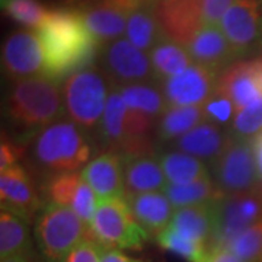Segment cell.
I'll use <instances>...</instances> for the list:
<instances>
[{
	"mask_svg": "<svg viewBox=\"0 0 262 262\" xmlns=\"http://www.w3.org/2000/svg\"><path fill=\"white\" fill-rule=\"evenodd\" d=\"M91 234L103 248L140 251L150 239L147 230L136 220L125 198L98 200Z\"/></svg>",
	"mask_w": 262,
	"mask_h": 262,
	"instance_id": "cell-6",
	"label": "cell"
},
{
	"mask_svg": "<svg viewBox=\"0 0 262 262\" xmlns=\"http://www.w3.org/2000/svg\"><path fill=\"white\" fill-rule=\"evenodd\" d=\"M187 50L195 64L219 76L237 60L230 42L217 25H204L188 44Z\"/></svg>",
	"mask_w": 262,
	"mask_h": 262,
	"instance_id": "cell-17",
	"label": "cell"
},
{
	"mask_svg": "<svg viewBox=\"0 0 262 262\" xmlns=\"http://www.w3.org/2000/svg\"><path fill=\"white\" fill-rule=\"evenodd\" d=\"M172 206L177 208L188 206H196V204H204V203H211L219 198H222L223 194L213 181V177L198 179L189 184L184 185H172L168 184L163 189Z\"/></svg>",
	"mask_w": 262,
	"mask_h": 262,
	"instance_id": "cell-30",
	"label": "cell"
},
{
	"mask_svg": "<svg viewBox=\"0 0 262 262\" xmlns=\"http://www.w3.org/2000/svg\"><path fill=\"white\" fill-rule=\"evenodd\" d=\"M2 64L5 73L13 82L44 76V51L37 34L31 31L10 34L3 42Z\"/></svg>",
	"mask_w": 262,
	"mask_h": 262,
	"instance_id": "cell-11",
	"label": "cell"
},
{
	"mask_svg": "<svg viewBox=\"0 0 262 262\" xmlns=\"http://www.w3.org/2000/svg\"><path fill=\"white\" fill-rule=\"evenodd\" d=\"M125 114L127 106L122 101L118 88H111L105 106L102 122L98 131L99 140L108 150H114L125 137Z\"/></svg>",
	"mask_w": 262,
	"mask_h": 262,
	"instance_id": "cell-28",
	"label": "cell"
},
{
	"mask_svg": "<svg viewBox=\"0 0 262 262\" xmlns=\"http://www.w3.org/2000/svg\"><path fill=\"white\" fill-rule=\"evenodd\" d=\"M124 182L127 195L163 191L168 185L158 155L124 162Z\"/></svg>",
	"mask_w": 262,
	"mask_h": 262,
	"instance_id": "cell-22",
	"label": "cell"
},
{
	"mask_svg": "<svg viewBox=\"0 0 262 262\" xmlns=\"http://www.w3.org/2000/svg\"><path fill=\"white\" fill-rule=\"evenodd\" d=\"M34 236L44 261L66 262L76 246L91 236V227L72 207L47 203L38 214Z\"/></svg>",
	"mask_w": 262,
	"mask_h": 262,
	"instance_id": "cell-5",
	"label": "cell"
},
{
	"mask_svg": "<svg viewBox=\"0 0 262 262\" xmlns=\"http://www.w3.org/2000/svg\"><path fill=\"white\" fill-rule=\"evenodd\" d=\"M210 168L213 181L223 195L246 192L259 185L251 139L229 134L225 150Z\"/></svg>",
	"mask_w": 262,
	"mask_h": 262,
	"instance_id": "cell-8",
	"label": "cell"
},
{
	"mask_svg": "<svg viewBox=\"0 0 262 262\" xmlns=\"http://www.w3.org/2000/svg\"><path fill=\"white\" fill-rule=\"evenodd\" d=\"M251 141H252V149L253 155H255V163H256L259 185H262V131H259L255 137H252Z\"/></svg>",
	"mask_w": 262,
	"mask_h": 262,
	"instance_id": "cell-44",
	"label": "cell"
},
{
	"mask_svg": "<svg viewBox=\"0 0 262 262\" xmlns=\"http://www.w3.org/2000/svg\"><path fill=\"white\" fill-rule=\"evenodd\" d=\"M226 249L241 262H262V220L237 234Z\"/></svg>",
	"mask_w": 262,
	"mask_h": 262,
	"instance_id": "cell-33",
	"label": "cell"
},
{
	"mask_svg": "<svg viewBox=\"0 0 262 262\" xmlns=\"http://www.w3.org/2000/svg\"><path fill=\"white\" fill-rule=\"evenodd\" d=\"M165 177L172 185H184L198 179L211 177V172L203 160L179 150H166L159 155Z\"/></svg>",
	"mask_w": 262,
	"mask_h": 262,
	"instance_id": "cell-25",
	"label": "cell"
},
{
	"mask_svg": "<svg viewBox=\"0 0 262 262\" xmlns=\"http://www.w3.org/2000/svg\"><path fill=\"white\" fill-rule=\"evenodd\" d=\"M102 262H141L140 259L131 258L121 249L117 248H105L102 253Z\"/></svg>",
	"mask_w": 262,
	"mask_h": 262,
	"instance_id": "cell-43",
	"label": "cell"
},
{
	"mask_svg": "<svg viewBox=\"0 0 262 262\" xmlns=\"http://www.w3.org/2000/svg\"><path fill=\"white\" fill-rule=\"evenodd\" d=\"M122 101L127 108L141 111L159 120V117L168 108L166 99L158 83H133L118 88Z\"/></svg>",
	"mask_w": 262,
	"mask_h": 262,
	"instance_id": "cell-29",
	"label": "cell"
},
{
	"mask_svg": "<svg viewBox=\"0 0 262 262\" xmlns=\"http://www.w3.org/2000/svg\"><path fill=\"white\" fill-rule=\"evenodd\" d=\"M155 13L163 37L184 47L206 25L200 0H159Z\"/></svg>",
	"mask_w": 262,
	"mask_h": 262,
	"instance_id": "cell-13",
	"label": "cell"
},
{
	"mask_svg": "<svg viewBox=\"0 0 262 262\" xmlns=\"http://www.w3.org/2000/svg\"><path fill=\"white\" fill-rule=\"evenodd\" d=\"M149 2H151V3H156V2H159V0H149Z\"/></svg>",
	"mask_w": 262,
	"mask_h": 262,
	"instance_id": "cell-49",
	"label": "cell"
},
{
	"mask_svg": "<svg viewBox=\"0 0 262 262\" xmlns=\"http://www.w3.org/2000/svg\"><path fill=\"white\" fill-rule=\"evenodd\" d=\"M2 262H31V255H15L12 258L3 259Z\"/></svg>",
	"mask_w": 262,
	"mask_h": 262,
	"instance_id": "cell-47",
	"label": "cell"
},
{
	"mask_svg": "<svg viewBox=\"0 0 262 262\" xmlns=\"http://www.w3.org/2000/svg\"><path fill=\"white\" fill-rule=\"evenodd\" d=\"M103 249L102 245L91 234L70 252L66 262H102Z\"/></svg>",
	"mask_w": 262,
	"mask_h": 262,
	"instance_id": "cell-39",
	"label": "cell"
},
{
	"mask_svg": "<svg viewBox=\"0 0 262 262\" xmlns=\"http://www.w3.org/2000/svg\"><path fill=\"white\" fill-rule=\"evenodd\" d=\"M206 121L204 106H168L156 122L155 137L158 144H170L181 136Z\"/></svg>",
	"mask_w": 262,
	"mask_h": 262,
	"instance_id": "cell-23",
	"label": "cell"
},
{
	"mask_svg": "<svg viewBox=\"0 0 262 262\" xmlns=\"http://www.w3.org/2000/svg\"><path fill=\"white\" fill-rule=\"evenodd\" d=\"M70 207L75 210L76 214L79 215L84 223L91 227L95 211H96V207H98V196L94 192V189L84 182L83 178H82V182H80V185L76 191V195Z\"/></svg>",
	"mask_w": 262,
	"mask_h": 262,
	"instance_id": "cell-37",
	"label": "cell"
},
{
	"mask_svg": "<svg viewBox=\"0 0 262 262\" xmlns=\"http://www.w3.org/2000/svg\"><path fill=\"white\" fill-rule=\"evenodd\" d=\"M156 241L160 248L175 253L187 262H207L210 255V249L207 245L188 239L169 226L156 236Z\"/></svg>",
	"mask_w": 262,
	"mask_h": 262,
	"instance_id": "cell-31",
	"label": "cell"
},
{
	"mask_svg": "<svg viewBox=\"0 0 262 262\" xmlns=\"http://www.w3.org/2000/svg\"><path fill=\"white\" fill-rule=\"evenodd\" d=\"M262 220V185L215 201V222L208 249L227 248L239 233Z\"/></svg>",
	"mask_w": 262,
	"mask_h": 262,
	"instance_id": "cell-7",
	"label": "cell"
},
{
	"mask_svg": "<svg viewBox=\"0 0 262 262\" xmlns=\"http://www.w3.org/2000/svg\"><path fill=\"white\" fill-rule=\"evenodd\" d=\"M82 178L94 189L98 200L125 198L124 160L118 153L106 150L82 169Z\"/></svg>",
	"mask_w": 262,
	"mask_h": 262,
	"instance_id": "cell-16",
	"label": "cell"
},
{
	"mask_svg": "<svg viewBox=\"0 0 262 262\" xmlns=\"http://www.w3.org/2000/svg\"><path fill=\"white\" fill-rule=\"evenodd\" d=\"M207 262H241L233 253L230 252L226 248H219V249H213L210 251L208 259Z\"/></svg>",
	"mask_w": 262,
	"mask_h": 262,
	"instance_id": "cell-45",
	"label": "cell"
},
{
	"mask_svg": "<svg viewBox=\"0 0 262 262\" xmlns=\"http://www.w3.org/2000/svg\"><path fill=\"white\" fill-rule=\"evenodd\" d=\"M262 128V99L249 103L234 115L227 133L237 139H252Z\"/></svg>",
	"mask_w": 262,
	"mask_h": 262,
	"instance_id": "cell-35",
	"label": "cell"
},
{
	"mask_svg": "<svg viewBox=\"0 0 262 262\" xmlns=\"http://www.w3.org/2000/svg\"><path fill=\"white\" fill-rule=\"evenodd\" d=\"M8 2H10V0H0V3H2V8H5Z\"/></svg>",
	"mask_w": 262,
	"mask_h": 262,
	"instance_id": "cell-48",
	"label": "cell"
},
{
	"mask_svg": "<svg viewBox=\"0 0 262 262\" xmlns=\"http://www.w3.org/2000/svg\"><path fill=\"white\" fill-rule=\"evenodd\" d=\"M67 6H73L75 9H83L88 6H92L95 3H99L101 0H60Z\"/></svg>",
	"mask_w": 262,
	"mask_h": 262,
	"instance_id": "cell-46",
	"label": "cell"
},
{
	"mask_svg": "<svg viewBox=\"0 0 262 262\" xmlns=\"http://www.w3.org/2000/svg\"><path fill=\"white\" fill-rule=\"evenodd\" d=\"M2 9L16 24L34 29L39 28L50 13L39 0H10Z\"/></svg>",
	"mask_w": 262,
	"mask_h": 262,
	"instance_id": "cell-34",
	"label": "cell"
},
{
	"mask_svg": "<svg viewBox=\"0 0 262 262\" xmlns=\"http://www.w3.org/2000/svg\"><path fill=\"white\" fill-rule=\"evenodd\" d=\"M79 10L82 12L86 28L101 48L115 39H120L127 29L128 15L102 0Z\"/></svg>",
	"mask_w": 262,
	"mask_h": 262,
	"instance_id": "cell-20",
	"label": "cell"
},
{
	"mask_svg": "<svg viewBox=\"0 0 262 262\" xmlns=\"http://www.w3.org/2000/svg\"><path fill=\"white\" fill-rule=\"evenodd\" d=\"M5 111L9 125L16 131L15 141L35 139L66 114L63 91L58 82L46 76L19 80L8 92Z\"/></svg>",
	"mask_w": 262,
	"mask_h": 262,
	"instance_id": "cell-2",
	"label": "cell"
},
{
	"mask_svg": "<svg viewBox=\"0 0 262 262\" xmlns=\"http://www.w3.org/2000/svg\"><path fill=\"white\" fill-rule=\"evenodd\" d=\"M82 182V173L79 172H60L48 175L42 192L47 203H54L60 206H72L76 191Z\"/></svg>",
	"mask_w": 262,
	"mask_h": 262,
	"instance_id": "cell-32",
	"label": "cell"
},
{
	"mask_svg": "<svg viewBox=\"0 0 262 262\" xmlns=\"http://www.w3.org/2000/svg\"><path fill=\"white\" fill-rule=\"evenodd\" d=\"M99 69L111 84L121 88L133 83H159L150 57L128 39H115L99 51Z\"/></svg>",
	"mask_w": 262,
	"mask_h": 262,
	"instance_id": "cell-9",
	"label": "cell"
},
{
	"mask_svg": "<svg viewBox=\"0 0 262 262\" xmlns=\"http://www.w3.org/2000/svg\"><path fill=\"white\" fill-rule=\"evenodd\" d=\"M130 210L136 220L150 236H158L165 230L172 220V203L165 192H144L136 195H125Z\"/></svg>",
	"mask_w": 262,
	"mask_h": 262,
	"instance_id": "cell-19",
	"label": "cell"
},
{
	"mask_svg": "<svg viewBox=\"0 0 262 262\" xmlns=\"http://www.w3.org/2000/svg\"><path fill=\"white\" fill-rule=\"evenodd\" d=\"M204 115H206V121H210L223 127L227 125L230 121H233L234 113H237L234 103L222 94L215 92L204 105Z\"/></svg>",
	"mask_w": 262,
	"mask_h": 262,
	"instance_id": "cell-36",
	"label": "cell"
},
{
	"mask_svg": "<svg viewBox=\"0 0 262 262\" xmlns=\"http://www.w3.org/2000/svg\"><path fill=\"white\" fill-rule=\"evenodd\" d=\"M32 244L29 236V222L12 211L0 213V259L15 255H31Z\"/></svg>",
	"mask_w": 262,
	"mask_h": 262,
	"instance_id": "cell-24",
	"label": "cell"
},
{
	"mask_svg": "<svg viewBox=\"0 0 262 262\" xmlns=\"http://www.w3.org/2000/svg\"><path fill=\"white\" fill-rule=\"evenodd\" d=\"M150 61L158 82L179 75L189 66L194 64L188 50L181 44H177L168 38H162L149 53Z\"/></svg>",
	"mask_w": 262,
	"mask_h": 262,
	"instance_id": "cell-26",
	"label": "cell"
},
{
	"mask_svg": "<svg viewBox=\"0 0 262 262\" xmlns=\"http://www.w3.org/2000/svg\"><path fill=\"white\" fill-rule=\"evenodd\" d=\"M206 25H217L234 0H200Z\"/></svg>",
	"mask_w": 262,
	"mask_h": 262,
	"instance_id": "cell-40",
	"label": "cell"
},
{
	"mask_svg": "<svg viewBox=\"0 0 262 262\" xmlns=\"http://www.w3.org/2000/svg\"><path fill=\"white\" fill-rule=\"evenodd\" d=\"M255 2H262V0H255Z\"/></svg>",
	"mask_w": 262,
	"mask_h": 262,
	"instance_id": "cell-50",
	"label": "cell"
},
{
	"mask_svg": "<svg viewBox=\"0 0 262 262\" xmlns=\"http://www.w3.org/2000/svg\"><path fill=\"white\" fill-rule=\"evenodd\" d=\"M227 139V131L225 133L213 122L203 121L181 136L178 140L170 143V146L211 165L225 150Z\"/></svg>",
	"mask_w": 262,
	"mask_h": 262,
	"instance_id": "cell-18",
	"label": "cell"
},
{
	"mask_svg": "<svg viewBox=\"0 0 262 262\" xmlns=\"http://www.w3.org/2000/svg\"><path fill=\"white\" fill-rule=\"evenodd\" d=\"M24 155L22 147H19L18 141H12L3 136L2 146H0V170H8L19 165V158Z\"/></svg>",
	"mask_w": 262,
	"mask_h": 262,
	"instance_id": "cell-41",
	"label": "cell"
},
{
	"mask_svg": "<svg viewBox=\"0 0 262 262\" xmlns=\"http://www.w3.org/2000/svg\"><path fill=\"white\" fill-rule=\"evenodd\" d=\"M111 84L95 66L69 76L63 84V101L69 120L88 134L98 133Z\"/></svg>",
	"mask_w": 262,
	"mask_h": 262,
	"instance_id": "cell-4",
	"label": "cell"
},
{
	"mask_svg": "<svg viewBox=\"0 0 262 262\" xmlns=\"http://www.w3.org/2000/svg\"><path fill=\"white\" fill-rule=\"evenodd\" d=\"M127 39L141 51H150L163 37L155 13V3L133 10L127 19Z\"/></svg>",
	"mask_w": 262,
	"mask_h": 262,
	"instance_id": "cell-27",
	"label": "cell"
},
{
	"mask_svg": "<svg viewBox=\"0 0 262 262\" xmlns=\"http://www.w3.org/2000/svg\"><path fill=\"white\" fill-rule=\"evenodd\" d=\"M215 92L227 96L237 111L262 99V60H245L229 66L219 76Z\"/></svg>",
	"mask_w": 262,
	"mask_h": 262,
	"instance_id": "cell-14",
	"label": "cell"
},
{
	"mask_svg": "<svg viewBox=\"0 0 262 262\" xmlns=\"http://www.w3.org/2000/svg\"><path fill=\"white\" fill-rule=\"evenodd\" d=\"M2 208L31 222L44 208V198L38 194L29 173L20 165L3 170L0 175Z\"/></svg>",
	"mask_w": 262,
	"mask_h": 262,
	"instance_id": "cell-15",
	"label": "cell"
},
{
	"mask_svg": "<svg viewBox=\"0 0 262 262\" xmlns=\"http://www.w3.org/2000/svg\"><path fill=\"white\" fill-rule=\"evenodd\" d=\"M44 51V76L61 82L95 66L101 47L84 25L79 9L50 10L35 32Z\"/></svg>",
	"mask_w": 262,
	"mask_h": 262,
	"instance_id": "cell-1",
	"label": "cell"
},
{
	"mask_svg": "<svg viewBox=\"0 0 262 262\" xmlns=\"http://www.w3.org/2000/svg\"><path fill=\"white\" fill-rule=\"evenodd\" d=\"M220 29L237 58L262 53V2L234 0L220 20Z\"/></svg>",
	"mask_w": 262,
	"mask_h": 262,
	"instance_id": "cell-10",
	"label": "cell"
},
{
	"mask_svg": "<svg viewBox=\"0 0 262 262\" xmlns=\"http://www.w3.org/2000/svg\"><path fill=\"white\" fill-rule=\"evenodd\" d=\"M217 79L214 72L194 63L159 84L168 106H195L206 103L215 94Z\"/></svg>",
	"mask_w": 262,
	"mask_h": 262,
	"instance_id": "cell-12",
	"label": "cell"
},
{
	"mask_svg": "<svg viewBox=\"0 0 262 262\" xmlns=\"http://www.w3.org/2000/svg\"><path fill=\"white\" fill-rule=\"evenodd\" d=\"M215 201L178 208L172 215L169 227L188 239L208 246L214 230Z\"/></svg>",
	"mask_w": 262,
	"mask_h": 262,
	"instance_id": "cell-21",
	"label": "cell"
},
{
	"mask_svg": "<svg viewBox=\"0 0 262 262\" xmlns=\"http://www.w3.org/2000/svg\"><path fill=\"white\" fill-rule=\"evenodd\" d=\"M102 2L111 5L114 8H117V9L122 10V12H125L127 15H130L133 10L139 9L141 6H144V5L151 3L149 0H102Z\"/></svg>",
	"mask_w": 262,
	"mask_h": 262,
	"instance_id": "cell-42",
	"label": "cell"
},
{
	"mask_svg": "<svg viewBox=\"0 0 262 262\" xmlns=\"http://www.w3.org/2000/svg\"><path fill=\"white\" fill-rule=\"evenodd\" d=\"M158 120L147 114L127 108L125 114V136H151L156 130Z\"/></svg>",
	"mask_w": 262,
	"mask_h": 262,
	"instance_id": "cell-38",
	"label": "cell"
},
{
	"mask_svg": "<svg viewBox=\"0 0 262 262\" xmlns=\"http://www.w3.org/2000/svg\"><path fill=\"white\" fill-rule=\"evenodd\" d=\"M32 160L48 175L60 172H77L84 168L94 153V146L72 120H58L35 136Z\"/></svg>",
	"mask_w": 262,
	"mask_h": 262,
	"instance_id": "cell-3",
	"label": "cell"
}]
</instances>
